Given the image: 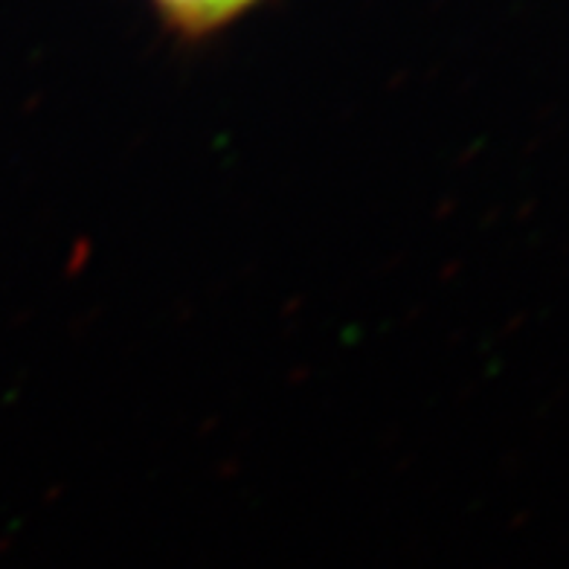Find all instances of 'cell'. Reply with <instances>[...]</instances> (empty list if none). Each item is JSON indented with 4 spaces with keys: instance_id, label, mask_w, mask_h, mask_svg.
<instances>
[{
    "instance_id": "6da1fadb",
    "label": "cell",
    "mask_w": 569,
    "mask_h": 569,
    "mask_svg": "<svg viewBox=\"0 0 569 569\" xmlns=\"http://www.w3.org/2000/svg\"><path fill=\"white\" fill-rule=\"evenodd\" d=\"M259 0H151L174 32L180 36H207V32L221 30L224 23L244 16Z\"/></svg>"
}]
</instances>
